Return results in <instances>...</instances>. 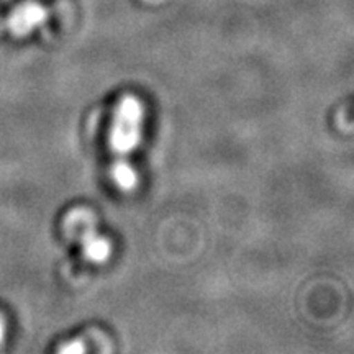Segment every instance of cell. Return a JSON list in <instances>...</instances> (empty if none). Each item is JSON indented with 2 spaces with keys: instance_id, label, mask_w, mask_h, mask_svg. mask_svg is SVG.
Wrapping results in <instances>:
<instances>
[{
  "instance_id": "1",
  "label": "cell",
  "mask_w": 354,
  "mask_h": 354,
  "mask_svg": "<svg viewBox=\"0 0 354 354\" xmlns=\"http://www.w3.org/2000/svg\"><path fill=\"white\" fill-rule=\"evenodd\" d=\"M64 234L82 245V253L92 263H104L112 254V245L97 232L95 215L88 209H74L64 216Z\"/></svg>"
},
{
  "instance_id": "2",
  "label": "cell",
  "mask_w": 354,
  "mask_h": 354,
  "mask_svg": "<svg viewBox=\"0 0 354 354\" xmlns=\"http://www.w3.org/2000/svg\"><path fill=\"white\" fill-rule=\"evenodd\" d=\"M143 128V107L133 95H125L118 102L110 127V148L117 154H128L136 148L141 140Z\"/></svg>"
},
{
  "instance_id": "3",
  "label": "cell",
  "mask_w": 354,
  "mask_h": 354,
  "mask_svg": "<svg viewBox=\"0 0 354 354\" xmlns=\"http://www.w3.org/2000/svg\"><path fill=\"white\" fill-rule=\"evenodd\" d=\"M48 19V13L37 2L21 3L8 17V30L15 37H26L39 28Z\"/></svg>"
},
{
  "instance_id": "4",
  "label": "cell",
  "mask_w": 354,
  "mask_h": 354,
  "mask_svg": "<svg viewBox=\"0 0 354 354\" xmlns=\"http://www.w3.org/2000/svg\"><path fill=\"white\" fill-rule=\"evenodd\" d=\"M112 179L122 190H133L138 184V176L127 161H117L112 166Z\"/></svg>"
},
{
  "instance_id": "5",
  "label": "cell",
  "mask_w": 354,
  "mask_h": 354,
  "mask_svg": "<svg viewBox=\"0 0 354 354\" xmlns=\"http://www.w3.org/2000/svg\"><path fill=\"white\" fill-rule=\"evenodd\" d=\"M6 331H7L6 320H3V317L0 315V344H2L3 339H6Z\"/></svg>"
}]
</instances>
